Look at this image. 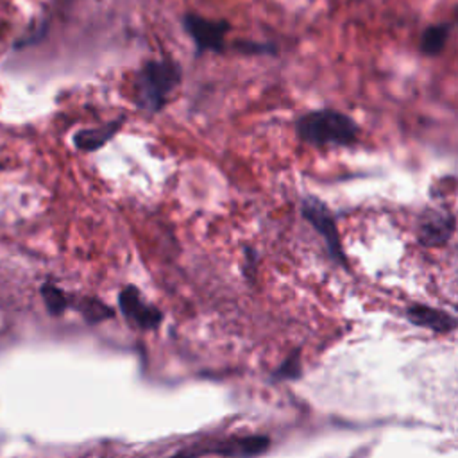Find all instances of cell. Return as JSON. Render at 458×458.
I'll list each match as a JSON object with an SVG mask.
<instances>
[{
	"label": "cell",
	"mask_w": 458,
	"mask_h": 458,
	"mask_svg": "<svg viewBox=\"0 0 458 458\" xmlns=\"http://www.w3.org/2000/svg\"><path fill=\"white\" fill-rule=\"evenodd\" d=\"M358 123L342 111L324 107L304 113L295 122V134L313 147H351L358 141Z\"/></svg>",
	"instance_id": "6da1fadb"
},
{
	"label": "cell",
	"mask_w": 458,
	"mask_h": 458,
	"mask_svg": "<svg viewBox=\"0 0 458 458\" xmlns=\"http://www.w3.org/2000/svg\"><path fill=\"white\" fill-rule=\"evenodd\" d=\"M182 81V68L172 59L147 61L134 81L136 106L147 113L161 111Z\"/></svg>",
	"instance_id": "7a4b0ae2"
},
{
	"label": "cell",
	"mask_w": 458,
	"mask_h": 458,
	"mask_svg": "<svg viewBox=\"0 0 458 458\" xmlns=\"http://www.w3.org/2000/svg\"><path fill=\"white\" fill-rule=\"evenodd\" d=\"M270 445V438L265 435L233 437L209 444H195L188 449L179 451L170 458H200L206 454H220L225 458H252L265 453Z\"/></svg>",
	"instance_id": "3957f363"
},
{
	"label": "cell",
	"mask_w": 458,
	"mask_h": 458,
	"mask_svg": "<svg viewBox=\"0 0 458 458\" xmlns=\"http://www.w3.org/2000/svg\"><path fill=\"white\" fill-rule=\"evenodd\" d=\"M301 213L310 222V225L324 238L329 256L344 268H347V259L344 254L342 240L338 234L336 220L326 202L317 197H304L301 200Z\"/></svg>",
	"instance_id": "277c9868"
},
{
	"label": "cell",
	"mask_w": 458,
	"mask_h": 458,
	"mask_svg": "<svg viewBox=\"0 0 458 458\" xmlns=\"http://www.w3.org/2000/svg\"><path fill=\"white\" fill-rule=\"evenodd\" d=\"M184 30L190 34L199 54L222 52L225 48V34L231 29L225 20H211L200 14L188 13L182 16Z\"/></svg>",
	"instance_id": "5b68a950"
},
{
	"label": "cell",
	"mask_w": 458,
	"mask_h": 458,
	"mask_svg": "<svg viewBox=\"0 0 458 458\" xmlns=\"http://www.w3.org/2000/svg\"><path fill=\"white\" fill-rule=\"evenodd\" d=\"M456 218L445 209L428 208L422 211L417 225V240L422 247H444L454 234Z\"/></svg>",
	"instance_id": "8992f818"
},
{
	"label": "cell",
	"mask_w": 458,
	"mask_h": 458,
	"mask_svg": "<svg viewBox=\"0 0 458 458\" xmlns=\"http://www.w3.org/2000/svg\"><path fill=\"white\" fill-rule=\"evenodd\" d=\"M118 304H120V310L125 315V318L140 329H154L161 324V318H163L161 311L157 308L150 306L148 302H145L141 299L140 290L132 284L125 286L120 292Z\"/></svg>",
	"instance_id": "52a82bcc"
},
{
	"label": "cell",
	"mask_w": 458,
	"mask_h": 458,
	"mask_svg": "<svg viewBox=\"0 0 458 458\" xmlns=\"http://www.w3.org/2000/svg\"><path fill=\"white\" fill-rule=\"evenodd\" d=\"M406 317L413 326L426 327L435 333H451L456 327V320L449 313L424 304L410 306L406 310Z\"/></svg>",
	"instance_id": "ba28073f"
},
{
	"label": "cell",
	"mask_w": 458,
	"mask_h": 458,
	"mask_svg": "<svg viewBox=\"0 0 458 458\" xmlns=\"http://www.w3.org/2000/svg\"><path fill=\"white\" fill-rule=\"evenodd\" d=\"M123 127V116L109 120L104 125L91 127V129H81L73 134V145L79 150L84 152H95L100 147H104L107 141L114 138V134Z\"/></svg>",
	"instance_id": "9c48e42d"
},
{
	"label": "cell",
	"mask_w": 458,
	"mask_h": 458,
	"mask_svg": "<svg viewBox=\"0 0 458 458\" xmlns=\"http://www.w3.org/2000/svg\"><path fill=\"white\" fill-rule=\"evenodd\" d=\"M451 29H453V25L447 21H440V23L426 27L420 36V45H419L420 52L429 57L442 54V50L449 39Z\"/></svg>",
	"instance_id": "30bf717a"
},
{
	"label": "cell",
	"mask_w": 458,
	"mask_h": 458,
	"mask_svg": "<svg viewBox=\"0 0 458 458\" xmlns=\"http://www.w3.org/2000/svg\"><path fill=\"white\" fill-rule=\"evenodd\" d=\"M77 310H79V311L82 313V317H84L88 322H91V324L113 317V310H111L107 304H104V302L98 301V299H91V297L81 299L79 304H77Z\"/></svg>",
	"instance_id": "8fae6325"
},
{
	"label": "cell",
	"mask_w": 458,
	"mask_h": 458,
	"mask_svg": "<svg viewBox=\"0 0 458 458\" xmlns=\"http://www.w3.org/2000/svg\"><path fill=\"white\" fill-rule=\"evenodd\" d=\"M41 295H43L45 304H47V308H48V311H50L52 315L63 313V311L66 310V306H68L66 295H64L57 286H54V284H50V283L43 284Z\"/></svg>",
	"instance_id": "7c38bea8"
},
{
	"label": "cell",
	"mask_w": 458,
	"mask_h": 458,
	"mask_svg": "<svg viewBox=\"0 0 458 458\" xmlns=\"http://www.w3.org/2000/svg\"><path fill=\"white\" fill-rule=\"evenodd\" d=\"M277 377L281 379H295L301 376V358H299V352H293L290 358L284 360V363L279 367Z\"/></svg>",
	"instance_id": "4fadbf2b"
},
{
	"label": "cell",
	"mask_w": 458,
	"mask_h": 458,
	"mask_svg": "<svg viewBox=\"0 0 458 458\" xmlns=\"http://www.w3.org/2000/svg\"><path fill=\"white\" fill-rule=\"evenodd\" d=\"M240 52L243 54H272L274 52V47L272 45H261V43H249V41H243V43H238L236 45Z\"/></svg>",
	"instance_id": "5bb4252c"
}]
</instances>
